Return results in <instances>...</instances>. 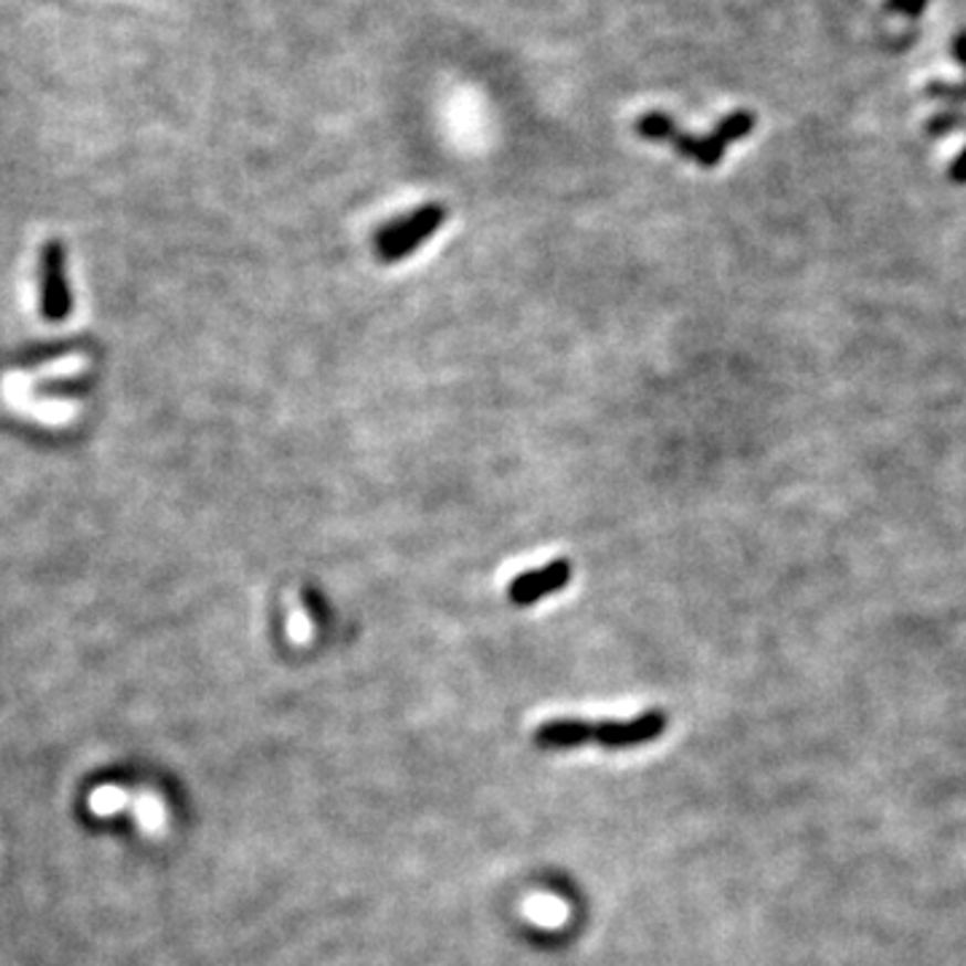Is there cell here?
Returning a JSON list of instances; mask_svg holds the SVG:
<instances>
[{"mask_svg":"<svg viewBox=\"0 0 966 966\" xmlns=\"http://www.w3.org/2000/svg\"><path fill=\"white\" fill-rule=\"evenodd\" d=\"M573 580V564L567 558H554L550 564L539 569H529V573L518 575L516 580L507 586V599L518 607L537 605L545 596L564 591Z\"/></svg>","mask_w":966,"mask_h":966,"instance_id":"4","label":"cell"},{"mask_svg":"<svg viewBox=\"0 0 966 966\" xmlns=\"http://www.w3.org/2000/svg\"><path fill=\"white\" fill-rule=\"evenodd\" d=\"M43 304H46V315L56 319L67 312V287L65 274H62V253L56 244H49L46 255H43Z\"/></svg>","mask_w":966,"mask_h":966,"instance_id":"5","label":"cell"},{"mask_svg":"<svg viewBox=\"0 0 966 966\" xmlns=\"http://www.w3.org/2000/svg\"><path fill=\"white\" fill-rule=\"evenodd\" d=\"M669 725V714L661 708L639 714V717L620 723V720H605V723H588V720H550L535 731V744L543 749H573L580 744H601L607 749H626L655 742L663 736Z\"/></svg>","mask_w":966,"mask_h":966,"instance_id":"1","label":"cell"},{"mask_svg":"<svg viewBox=\"0 0 966 966\" xmlns=\"http://www.w3.org/2000/svg\"><path fill=\"white\" fill-rule=\"evenodd\" d=\"M447 216L449 212L443 204H422L413 212H406V216L381 225L374 240V250L379 255V261L395 263L403 261L406 255L417 253L447 223Z\"/></svg>","mask_w":966,"mask_h":966,"instance_id":"3","label":"cell"},{"mask_svg":"<svg viewBox=\"0 0 966 966\" xmlns=\"http://www.w3.org/2000/svg\"><path fill=\"white\" fill-rule=\"evenodd\" d=\"M752 127H755V116L746 111H738L733 113V116H727L725 122H720L717 129L708 132L704 137H695V135H687V132H682L676 127L674 118L661 111L644 113V116L637 122L639 137H644V140H652V143H669L676 154L685 156V159L695 161V165L701 167L720 165V159L725 156V148L731 146V143L742 140L744 135H749Z\"/></svg>","mask_w":966,"mask_h":966,"instance_id":"2","label":"cell"}]
</instances>
